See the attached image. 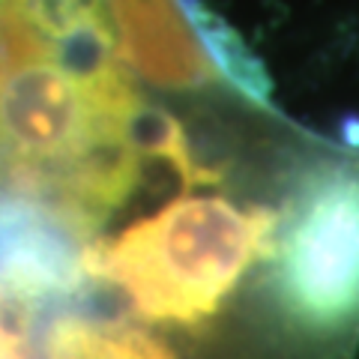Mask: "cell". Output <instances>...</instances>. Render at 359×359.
<instances>
[{"label":"cell","mask_w":359,"mask_h":359,"mask_svg":"<svg viewBox=\"0 0 359 359\" xmlns=\"http://www.w3.org/2000/svg\"><path fill=\"white\" fill-rule=\"evenodd\" d=\"M276 216L222 195H180L81 252V276L156 323L207 320L257 257L273 252Z\"/></svg>","instance_id":"6da1fadb"},{"label":"cell","mask_w":359,"mask_h":359,"mask_svg":"<svg viewBox=\"0 0 359 359\" xmlns=\"http://www.w3.org/2000/svg\"><path fill=\"white\" fill-rule=\"evenodd\" d=\"M269 255L278 306L297 327L335 335L359 323V162L302 177Z\"/></svg>","instance_id":"7a4b0ae2"},{"label":"cell","mask_w":359,"mask_h":359,"mask_svg":"<svg viewBox=\"0 0 359 359\" xmlns=\"http://www.w3.org/2000/svg\"><path fill=\"white\" fill-rule=\"evenodd\" d=\"M81 278L78 252L0 219V359H42L48 320Z\"/></svg>","instance_id":"3957f363"},{"label":"cell","mask_w":359,"mask_h":359,"mask_svg":"<svg viewBox=\"0 0 359 359\" xmlns=\"http://www.w3.org/2000/svg\"><path fill=\"white\" fill-rule=\"evenodd\" d=\"M42 359H174L153 335L66 302L48 320Z\"/></svg>","instance_id":"277c9868"}]
</instances>
